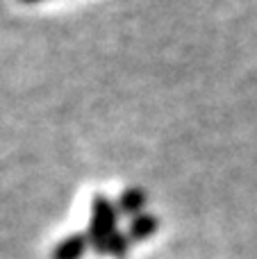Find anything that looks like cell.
<instances>
[{"mask_svg":"<svg viewBox=\"0 0 257 259\" xmlns=\"http://www.w3.org/2000/svg\"><path fill=\"white\" fill-rule=\"evenodd\" d=\"M116 221H118V207L109 198L96 196L91 200V219H89V230H87V234L91 239V248L118 232Z\"/></svg>","mask_w":257,"mask_h":259,"instance_id":"obj_1","label":"cell"},{"mask_svg":"<svg viewBox=\"0 0 257 259\" xmlns=\"http://www.w3.org/2000/svg\"><path fill=\"white\" fill-rule=\"evenodd\" d=\"M89 246H91V239L87 232L68 234V237H64L62 241L53 248L50 259H80Z\"/></svg>","mask_w":257,"mask_h":259,"instance_id":"obj_2","label":"cell"},{"mask_svg":"<svg viewBox=\"0 0 257 259\" xmlns=\"http://www.w3.org/2000/svg\"><path fill=\"white\" fill-rule=\"evenodd\" d=\"M157 232V219L153 214H139L127 228V239L130 241H146L148 237Z\"/></svg>","mask_w":257,"mask_h":259,"instance_id":"obj_3","label":"cell"},{"mask_svg":"<svg viewBox=\"0 0 257 259\" xmlns=\"http://www.w3.org/2000/svg\"><path fill=\"white\" fill-rule=\"evenodd\" d=\"M116 207H118V214H127V216L139 214L146 207V193L141 189H125L121 193V198H118Z\"/></svg>","mask_w":257,"mask_h":259,"instance_id":"obj_4","label":"cell"},{"mask_svg":"<svg viewBox=\"0 0 257 259\" xmlns=\"http://www.w3.org/2000/svg\"><path fill=\"white\" fill-rule=\"evenodd\" d=\"M127 243H130V239H127V234L116 232V234H112V237H109V239H105L103 243H98V246H94V250L98 252V255H112V257H121V255H125V250H127Z\"/></svg>","mask_w":257,"mask_h":259,"instance_id":"obj_5","label":"cell"},{"mask_svg":"<svg viewBox=\"0 0 257 259\" xmlns=\"http://www.w3.org/2000/svg\"><path fill=\"white\" fill-rule=\"evenodd\" d=\"M21 3H39V0H21Z\"/></svg>","mask_w":257,"mask_h":259,"instance_id":"obj_6","label":"cell"}]
</instances>
